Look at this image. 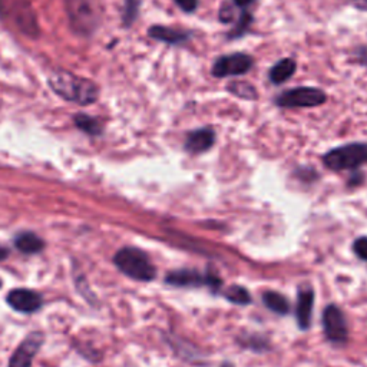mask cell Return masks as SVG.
Returning <instances> with one entry per match:
<instances>
[{
	"label": "cell",
	"instance_id": "cell-24",
	"mask_svg": "<svg viewBox=\"0 0 367 367\" xmlns=\"http://www.w3.org/2000/svg\"><path fill=\"white\" fill-rule=\"evenodd\" d=\"M173 2L185 13L196 12L198 8V0H173Z\"/></svg>",
	"mask_w": 367,
	"mask_h": 367
},
{
	"label": "cell",
	"instance_id": "cell-8",
	"mask_svg": "<svg viewBox=\"0 0 367 367\" xmlns=\"http://www.w3.org/2000/svg\"><path fill=\"white\" fill-rule=\"evenodd\" d=\"M323 327L327 339L333 343H344L347 340V323L340 308L335 304L328 305L323 313Z\"/></svg>",
	"mask_w": 367,
	"mask_h": 367
},
{
	"label": "cell",
	"instance_id": "cell-22",
	"mask_svg": "<svg viewBox=\"0 0 367 367\" xmlns=\"http://www.w3.org/2000/svg\"><path fill=\"white\" fill-rule=\"evenodd\" d=\"M218 19L221 23H233L236 21V6L234 3L224 2L218 12Z\"/></svg>",
	"mask_w": 367,
	"mask_h": 367
},
{
	"label": "cell",
	"instance_id": "cell-11",
	"mask_svg": "<svg viewBox=\"0 0 367 367\" xmlns=\"http://www.w3.org/2000/svg\"><path fill=\"white\" fill-rule=\"evenodd\" d=\"M216 144V132L212 128H200L191 131L185 138V151L189 153H203Z\"/></svg>",
	"mask_w": 367,
	"mask_h": 367
},
{
	"label": "cell",
	"instance_id": "cell-7",
	"mask_svg": "<svg viewBox=\"0 0 367 367\" xmlns=\"http://www.w3.org/2000/svg\"><path fill=\"white\" fill-rule=\"evenodd\" d=\"M165 281L176 287H204L208 285L212 290H218L221 287V280L212 274H203L196 270H177L171 272Z\"/></svg>",
	"mask_w": 367,
	"mask_h": 367
},
{
	"label": "cell",
	"instance_id": "cell-18",
	"mask_svg": "<svg viewBox=\"0 0 367 367\" xmlns=\"http://www.w3.org/2000/svg\"><path fill=\"white\" fill-rule=\"evenodd\" d=\"M251 25H253V15L248 12V9L243 10L241 15L237 19V23L234 25V28L227 33V39L228 41L240 39V37L247 35V32L251 28Z\"/></svg>",
	"mask_w": 367,
	"mask_h": 367
},
{
	"label": "cell",
	"instance_id": "cell-10",
	"mask_svg": "<svg viewBox=\"0 0 367 367\" xmlns=\"http://www.w3.org/2000/svg\"><path fill=\"white\" fill-rule=\"evenodd\" d=\"M44 339L45 337L41 332L30 333L10 357L9 367H30L33 357L44 344Z\"/></svg>",
	"mask_w": 367,
	"mask_h": 367
},
{
	"label": "cell",
	"instance_id": "cell-3",
	"mask_svg": "<svg viewBox=\"0 0 367 367\" xmlns=\"http://www.w3.org/2000/svg\"><path fill=\"white\" fill-rule=\"evenodd\" d=\"M72 29L82 36L92 35L101 22V5L98 0H65Z\"/></svg>",
	"mask_w": 367,
	"mask_h": 367
},
{
	"label": "cell",
	"instance_id": "cell-28",
	"mask_svg": "<svg viewBox=\"0 0 367 367\" xmlns=\"http://www.w3.org/2000/svg\"><path fill=\"white\" fill-rule=\"evenodd\" d=\"M8 256H9V250H8V248H5V247H2V245H0V261L6 260V258H8Z\"/></svg>",
	"mask_w": 367,
	"mask_h": 367
},
{
	"label": "cell",
	"instance_id": "cell-16",
	"mask_svg": "<svg viewBox=\"0 0 367 367\" xmlns=\"http://www.w3.org/2000/svg\"><path fill=\"white\" fill-rule=\"evenodd\" d=\"M227 92L229 95L236 96V98L244 100V101H257L258 100V91L253 84L247 81H231L227 85Z\"/></svg>",
	"mask_w": 367,
	"mask_h": 367
},
{
	"label": "cell",
	"instance_id": "cell-19",
	"mask_svg": "<svg viewBox=\"0 0 367 367\" xmlns=\"http://www.w3.org/2000/svg\"><path fill=\"white\" fill-rule=\"evenodd\" d=\"M75 124L79 129H82L84 132L89 133V135H100L101 131H102L100 122L96 121V120H93V118H91V117H88V115H85V113L76 115Z\"/></svg>",
	"mask_w": 367,
	"mask_h": 367
},
{
	"label": "cell",
	"instance_id": "cell-14",
	"mask_svg": "<svg viewBox=\"0 0 367 367\" xmlns=\"http://www.w3.org/2000/svg\"><path fill=\"white\" fill-rule=\"evenodd\" d=\"M297 62L293 57H284L279 61L276 65L272 66L268 72V79L273 85H281L287 82L296 73Z\"/></svg>",
	"mask_w": 367,
	"mask_h": 367
},
{
	"label": "cell",
	"instance_id": "cell-26",
	"mask_svg": "<svg viewBox=\"0 0 367 367\" xmlns=\"http://www.w3.org/2000/svg\"><path fill=\"white\" fill-rule=\"evenodd\" d=\"M257 0H233V3L236 8H240L243 10H247L251 5H254Z\"/></svg>",
	"mask_w": 367,
	"mask_h": 367
},
{
	"label": "cell",
	"instance_id": "cell-20",
	"mask_svg": "<svg viewBox=\"0 0 367 367\" xmlns=\"http://www.w3.org/2000/svg\"><path fill=\"white\" fill-rule=\"evenodd\" d=\"M225 297H227V300H229L231 303H234V304H248L251 301L250 293L247 292L245 288H243L240 285L229 287L225 292Z\"/></svg>",
	"mask_w": 367,
	"mask_h": 367
},
{
	"label": "cell",
	"instance_id": "cell-29",
	"mask_svg": "<svg viewBox=\"0 0 367 367\" xmlns=\"http://www.w3.org/2000/svg\"><path fill=\"white\" fill-rule=\"evenodd\" d=\"M0 287H2V280H0Z\"/></svg>",
	"mask_w": 367,
	"mask_h": 367
},
{
	"label": "cell",
	"instance_id": "cell-9",
	"mask_svg": "<svg viewBox=\"0 0 367 367\" xmlns=\"http://www.w3.org/2000/svg\"><path fill=\"white\" fill-rule=\"evenodd\" d=\"M8 304L19 313H35L44 305V297L28 288H15L6 296Z\"/></svg>",
	"mask_w": 367,
	"mask_h": 367
},
{
	"label": "cell",
	"instance_id": "cell-4",
	"mask_svg": "<svg viewBox=\"0 0 367 367\" xmlns=\"http://www.w3.org/2000/svg\"><path fill=\"white\" fill-rule=\"evenodd\" d=\"M323 162L328 169L333 171L359 168L367 164V144L355 142L335 148L326 153Z\"/></svg>",
	"mask_w": 367,
	"mask_h": 367
},
{
	"label": "cell",
	"instance_id": "cell-1",
	"mask_svg": "<svg viewBox=\"0 0 367 367\" xmlns=\"http://www.w3.org/2000/svg\"><path fill=\"white\" fill-rule=\"evenodd\" d=\"M49 85L56 95L78 105H91L100 96L98 86L92 81L78 78L65 70H56L49 76Z\"/></svg>",
	"mask_w": 367,
	"mask_h": 367
},
{
	"label": "cell",
	"instance_id": "cell-15",
	"mask_svg": "<svg viewBox=\"0 0 367 367\" xmlns=\"http://www.w3.org/2000/svg\"><path fill=\"white\" fill-rule=\"evenodd\" d=\"M15 247L25 254H36L45 248V243L39 236L30 233V231H25V233H19L15 237Z\"/></svg>",
	"mask_w": 367,
	"mask_h": 367
},
{
	"label": "cell",
	"instance_id": "cell-27",
	"mask_svg": "<svg viewBox=\"0 0 367 367\" xmlns=\"http://www.w3.org/2000/svg\"><path fill=\"white\" fill-rule=\"evenodd\" d=\"M350 3L359 9V10H366L367 12V0H350Z\"/></svg>",
	"mask_w": 367,
	"mask_h": 367
},
{
	"label": "cell",
	"instance_id": "cell-17",
	"mask_svg": "<svg viewBox=\"0 0 367 367\" xmlns=\"http://www.w3.org/2000/svg\"><path fill=\"white\" fill-rule=\"evenodd\" d=\"M263 301L267 305V308H270V310L277 314H287L290 312L288 300L277 292H265L263 294Z\"/></svg>",
	"mask_w": 367,
	"mask_h": 367
},
{
	"label": "cell",
	"instance_id": "cell-5",
	"mask_svg": "<svg viewBox=\"0 0 367 367\" xmlns=\"http://www.w3.org/2000/svg\"><path fill=\"white\" fill-rule=\"evenodd\" d=\"M327 95L320 88L297 86L279 93L274 102L280 108H316L324 105Z\"/></svg>",
	"mask_w": 367,
	"mask_h": 367
},
{
	"label": "cell",
	"instance_id": "cell-25",
	"mask_svg": "<svg viewBox=\"0 0 367 367\" xmlns=\"http://www.w3.org/2000/svg\"><path fill=\"white\" fill-rule=\"evenodd\" d=\"M355 61L367 68V46H359L355 50Z\"/></svg>",
	"mask_w": 367,
	"mask_h": 367
},
{
	"label": "cell",
	"instance_id": "cell-23",
	"mask_svg": "<svg viewBox=\"0 0 367 367\" xmlns=\"http://www.w3.org/2000/svg\"><path fill=\"white\" fill-rule=\"evenodd\" d=\"M353 251L360 260L367 261V237L357 238L353 244Z\"/></svg>",
	"mask_w": 367,
	"mask_h": 367
},
{
	"label": "cell",
	"instance_id": "cell-6",
	"mask_svg": "<svg viewBox=\"0 0 367 367\" xmlns=\"http://www.w3.org/2000/svg\"><path fill=\"white\" fill-rule=\"evenodd\" d=\"M254 66V59L247 53L236 52L228 53L217 57L216 62L212 64L211 73L214 78H231V76H241L251 70Z\"/></svg>",
	"mask_w": 367,
	"mask_h": 367
},
{
	"label": "cell",
	"instance_id": "cell-21",
	"mask_svg": "<svg viewBox=\"0 0 367 367\" xmlns=\"http://www.w3.org/2000/svg\"><path fill=\"white\" fill-rule=\"evenodd\" d=\"M141 0H125V9H124V25L131 26L135 19L138 16Z\"/></svg>",
	"mask_w": 367,
	"mask_h": 367
},
{
	"label": "cell",
	"instance_id": "cell-12",
	"mask_svg": "<svg viewBox=\"0 0 367 367\" xmlns=\"http://www.w3.org/2000/svg\"><path fill=\"white\" fill-rule=\"evenodd\" d=\"M149 37L156 41H160L167 45H173V46H180L185 45L191 39V32L188 30H181L176 28H168V26H151L148 29Z\"/></svg>",
	"mask_w": 367,
	"mask_h": 367
},
{
	"label": "cell",
	"instance_id": "cell-13",
	"mask_svg": "<svg viewBox=\"0 0 367 367\" xmlns=\"http://www.w3.org/2000/svg\"><path fill=\"white\" fill-rule=\"evenodd\" d=\"M313 303H314L313 290H310V288L301 290V292L299 293L296 316H297V323H299L300 328H303V330H307L308 326H310L312 313H313Z\"/></svg>",
	"mask_w": 367,
	"mask_h": 367
},
{
	"label": "cell",
	"instance_id": "cell-2",
	"mask_svg": "<svg viewBox=\"0 0 367 367\" xmlns=\"http://www.w3.org/2000/svg\"><path fill=\"white\" fill-rule=\"evenodd\" d=\"M113 263L125 276L137 281H152L157 276L156 267H153L149 257L140 248H121L115 254Z\"/></svg>",
	"mask_w": 367,
	"mask_h": 367
}]
</instances>
